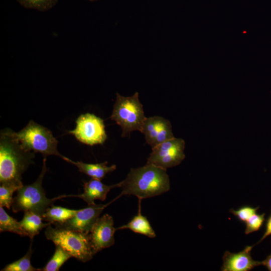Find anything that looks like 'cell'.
Wrapping results in <instances>:
<instances>
[{"label":"cell","mask_w":271,"mask_h":271,"mask_svg":"<svg viewBox=\"0 0 271 271\" xmlns=\"http://www.w3.org/2000/svg\"><path fill=\"white\" fill-rule=\"evenodd\" d=\"M122 195L137 196L140 200L156 196L168 191L170 179L167 170L151 164L131 168L126 178L120 182Z\"/></svg>","instance_id":"obj_1"},{"label":"cell","mask_w":271,"mask_h":271,"mask_svg":"<svg viewBox=\"0 0 271 271\" xmlns=\"http://www.w3.org/2000/svg\"><path fill=\"white\" fill-rule=\"evenodd\" d=\"M34 153L23 150L12 137L1 132L0 182L22 187V175L29 166L34 163Z\"/></svg>","instance_id":"obj_2"},{"label":"cell","mask_w":271,"mask_h":271,"mask_svg":"<svg viewBox=\"0 0 271 271\" xmlns=\"http://www.w3.org/2000/svg\"><path fill=\"white\" fill-rule=\"evenodd\" d=\"M3 131L12 137L26 152L40 153L45 158L55 155L62 159L64 156L57 150L58 141L52 131L32 120L18 132L10 128H5Z\"/></svg>","instance_id":"obj_3"},{"label":"cell","mask_w":271,"mask_h":271,"mask_svg":"<svg viewBox=\"0 0 271 271\" xmlns=\"http://www.w3.org/2000/svg\"><path fill=\"white\" fill-rule=\"evenodd\" d=\"M47 171L46 159L44 157L41 172L36 181L31 185H23L17 190V194L13 198L12 204L13 212L30 211L42 216L58 200L57 197L48 198L42 187Z\"/></svg>","instance_id":"obj_4"},{"label":"cell","mask_w":271,"mask_h":271,"mask_svg":"<svg viewBox=\"0 0 271 271\" xmlns=\"http://www.w3.org/2000/svg\"><path fill=\"white\" fill-rule=\"evenodd\" d=\"M110 118L121 127L122 137L128 136L134 130L142 132L146 117L139 100L138 92L128 97L117 93Z\"/></svg>","instance_id":"obj_5"},{"label":"cell","mask_w":271,"mask_h":271,"mask_svg":"<svg viewBox=\"0 0 271 271\" xmlns=\"http://www.w3.org/2000/svg\"><path fill=\"white\" fill-rule=\"evenodd\" d=\"M47 239L61 246L79 261L91 260L94 254L88 234L58 227L48 226L45 231Z\"/></svg>","instance_id":"obj_6"},{"label":"cell","mask_w":271,"mask_h":271,"mask_svg":"<svg viewBox=\"0 0 271 271\" xmlns=\"http://www.w3.org/2000/svg\"><path fill=\"white\" fill-rule=\"evenodd\" d=\"M75 129L68 131L80 142L93 146L103 144L107 139L103 120L93 114L80 115L76 120Z\"/></svg>","instance_id":"obj_7"},{"label":"cell","mask_w":271,"mask_h":271,"mask_svg":"<svg viewBox=\"0 0 271 271\" xmlns=\"http://www.w3.org/2000/svg\"><path fill=\"white\" fill-rule=\"evenodd\" d=\"M185 143L183 139L174 138L152 148L147 163L166 169L179 165L185 159Z\"/></svg>","instance_id":"obj_8"},{"label":"cell","mask_w":271,"mask_h":271,"mask_svg":"<svg viewBox=\"0 0 271 271\" xmlns=\"http://www.w3.org/2000/svg\"><path fill=\"white\" fill-rule=\"evenodd\" d=\"M111 202L106 204L88 205L86 208L79 209L72 217L65 222L53 225L56 227L88 234L103 209Z\"/></svg>","instance_id":"obj_9"},{"label":"cell","mask_w":271,"mask_h":271,"mask_svg":"<svg viewBox=\"0 0 271 271\" xmlns=\"http://www.w3.org/2000/svg\"><path fill=\"white\" fill-rule=\"evenodd\" d=\"M113 219L108 214L99 217L88 234L93 253L95 254L103 249L114 244Z\"/></svg>","instance_id":"obj_10"},{"label":"cell","mask_w":271,"mask_h":271,"mask_svg":"<svg viewBox=\"0 0 271 271\" xmlns=\"http://www.w3.org/2000/svg\"><path fill=\"white\" fill-rule=\"evenodd\" d=\"M141 132L152 148L174 138L171 122L159 116L146 117Z\"/></svg>","instance_id":"obj_11"},{"label":"cell","mask_w":271,"mask_h":271,"mask_svg":"<svg viewBox=\"0 0 271 271\" xmlns=\"http://www.w3.org/2000/svg\"><path fill=\"white\" fill-rule=\"evenodd\" d=\"M253 246H246L241 251L231 253L226 251L223 256L222 271H248L261 265V262L253 260L250 254Z\"/></svg>","instance_id":"obj_12"},{"label":"cell","mask_w":271,"mask_h":271,"mask_svg":"<svg viewBox=\"0 0 271 271\" xmlns=\"http://www.w3.org/2000/svg\"><path fill=\"white\" fill-rule=\"evenodd\" d=\"M116 187H120V182L112 185H106L102 183L100 180L92 178L89 181L85 182L84 192L82 194L64 195L58 196L57 198L59 199L63 197H76L83 199L88 205H91L95 204L94 201L96 199L105 200L109 191Z\"/></svg>","instance_id":"obj_13"},{"label":"cell","mask_w":271,"mask_h":271,"mask_svg":"<svg viewBox=\"0 0 271 271\" xmlns=\"http://www.w3.org/2000/svg\"><path fill=\"white\" fill-rule=\"evenodd\" d=\"M62 159L76 166L80 172L85 174L93 179L100 180L104 178L107 174L114 171L116 168L115 165L107 166V162L88 164L81 161L74 162L65 156H63Z\"/></svg>","instance_id":"obj_14"},{"label":"cell","mask_w":271,"mask_h":271,"mask_svg":"<svg viewBox=\"0 0 271 271\" xmlns=\"http://www.w3.org/2000/svg\"><path fill=\"white\" fill-rule=\"evenodd\" d=\"M24 212V217L20 223L26 236L32 240L43 228L51 224L49 222L43 223L42 216L38 214L30 211Z\"/></svg>","instance_id":"obj_15"},{"label":"cell","mask_w":271,"mask_h":271,"mask_svg":"<svg viewBox=\"0 0 271 271\" xmlns=\"http://www.w3.org/2000/svg\"><path fill=\"white\" fill-rule=\"evenodd\" d=\"M140 209V206L138 214L134 216L128 223L116 228V230L128 229L136 233L145 235L150 238L155 237L156 234L155 231L148 219L142 215Z\"/></svg>","instance_id":"obj_16"},{"label":"cell","mask_w":271,"mask_h":271,"mask_svg":"<svg viewBox=\"0 0 271 271\" xmlns=\"http://www.w3.org/2000/svg\"><path fill=\"white\" fill-rule=\"evenodd\" d=\"M78 210L52 205L46 210L42 217L44 220L51 224L62 223L72 217Z\"/></svg>","instance_id":"obj_17"},{"label":"cell","mask_w":271,"mask_h":271,"mask_svg":"<svg viewBox=\"0 0 271 271\" xmlns=\"http://www.w3.org/2000/svg\"><path fill=\"white\" fill-rule=\"evenodd\" d=\"M72 257L66 250L58 245H56V249L53 255L42 268H38L39 271H58L60 267L69 258Z\"/></svg>","instance_id":"obj_18"},{"label":"cell","mask_w":271,"mask_h":271,"mask_svg":"<svg viewBox=\"0 0 271 271\" xmlns=\"http://www.w3.org/2000/svg\"><path fill=\"white\" fill-rule=\"evenodd\" d=\"M0 231L1 232L10 231L23 236H26L20 222L10 216L2 206L0 207Z\"/></svg>","instance_id":"obj_19"},{"label":"cell","mask_w":271,"mask_h":271,"mask_svg":"<svg viewBox=\"0 0 271 271\" xmlns=\"http://www.w3.org/2000/svg\"><path fill=\"white\" fill-rule=\"evenodd\" d=\"M32 243L27 253L22 258L6 265L2 271H36L38 268L34 267L31 263L33 253Z\"/></svg>","instance_id":"obj_20"},{"label":"cell","mask_w":271,"mask_h":271,"mask_svg":"<svg viewBox=\"0 0 271 271\" xmlns=\"http://www.w3.org/2000/svg\"><path fill=\"white\" fill-rule=\"evenodd\" d=\"M23 7L27 9L45 12L54 7L58 0H17Z\"/></svg>","instance_id":"obj_21"},{"label":"cell","mask_w":271,"mask_h":271,"mask_svg":"<svg viewBox=\"0 0 271 271\" xmlns=\"http://www.w3.org/2000/svg\"><path fill=\"white\" fill-rule=\"evenodd\" d=\"M18 189V188L14 185L1 184L0 206L10 209L13 202V194Z\"/></svg>","instance_id":"obj_22"},{"label":"cell","mask_w":271,"mask_h":271,"mask_svg":"<svg viewBox=\"0 0 271 271\" xmlns=\"http://www.w3.org/2000/svg\"><path fill=\"white\" fill-rule=\"evenodd\" d=\"M265 213L261 214L255 213L250 217L245 222V234H248L258 231L265 220Z\"/></svg>","instance_id":"obj_23"},{"label":"cell","mask_w":271,"mask_h":271,"mask_svg":"<svg viewBox=\"0 0 271 271\" xmlns=\"http://www.w3.org/2000/svg\"><path fill=\"white\" fill-rule=\"evenodd\" d=\"M258 209V207L253 208L249 206H244L238 208L237 210L232 208L229 211L239 221L242 222H245L250 217L256 213Z\"/></svg>","instance_id":"obj_24"},{"label":"cell","mask_w":271,"mask_h":271,"mask_svg":"<svg viewBox=\"0 0 271 271\" xmlns=\"http://www.w3.org/2000/svg\"><path fill=\"white\" fill-rule=\"evenodd\" d=\"M271 235V212L270 214L267 219L266 220L265 223V230L263 236L261 237L260 240L257 242V244L260 242L264 239H265L268 236Z\"/></svg>","instance_id":"obj_25"},{"label":"cell","mask_w":271,"mask_h":271,"mask_svg":"<svg viewBox=\"0 0 271 271\" xmlns=\"http://www.w3.org/2000/svg\"><path fill=\"white\" fill-rule=\"evenodd\" d=\"M261 262V265L265 266L268 270L271 271V254Z\"/></svg>","instance_id":"obj_26"},{"label":"cell","mask_w":271,"mask_h":271,"mask_svg":"<svg viewBox=\"0 0 271 271\" xmlns=\"http://www.w3.org/2000/svg\"><path fill=\"white\" fill-rule=\"evenodd\" d=\"M88 1H91V2H95V1H97L98 0H88Z\"/></svg>","instance_id":"obj_27"}]
</instances>
